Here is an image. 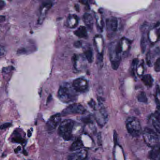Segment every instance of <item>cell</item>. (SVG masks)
<instances>
[{
	"mask_svg": "<svg viewBox=\"0 0 160 160\" xmlns=\"http://www.w3.org/2000/svg\"><path fill=\"white\" fill-rule=\"evenodd\" d=\"M109 50L112 68L113 69L116 70L120 65L121 60L120 54L123 51L122 41H119L117 43H112L110 45Z\"/></svg>",
	"mask_w": 160,
	"mask_h": 160,
	"instance_id": "obj_1",
	"label": "cell"
},
{
	"mask_svg": "<svg viewBox=\"0 0 160 160\" xmlns=\"http://www.w3.org/2000/svg\"><path fill=\"white\" fill-rule=\"evenodd\" d=\"M76 92L73 86L70 84L68 83L64 84L59 88L58 97L63 102L69 103L76 100Z\"/></svg>",
	"mask_w": 160,
	"mask_h": 160,
	"instance_id": "obj_2",
	"label": "cell"
},
{
	"mask_svg": "<svg viewBox=\"0 0 160 160\" xmlns=\"http://www.w3.org/2000/svg\"><path fill=\"white\" fill-rule=\"evenodd\" d=\"M74 125L75 122L71 119L64 120L59 126L58 134L65 141H70L72 138V133Z\"/></svg>",
	"mask_w": 160,
	"mask_h": 160,
	"instance_id": "obj_3",
	"label": "cell"
},
{
	"mask_svg": "<svg viewBox=\"0 0 160 160\" xmlns=\"http://www.w3.org/2000/svg\"><path fill=\"white\" fill-rule=\"evenodd\" d=\"M126 127L128 133L132 137H139L142 133L141 123L136 117L133 116L128 117L126 121Z\"/></svg>",
	"mask_w": 160,
	"mask_h": 160,
	"instance_id": "obj_4",
	"label": "cell"
},
{
	"mask_svg": "<svg viewBox=\"0 0 160 160\" xmlns=\"http://www.w3.org/2000/svg\"><path fill=\"white\" fill-rule=\"evenodd\" d=\"M143 138L148 145L154 147L158 143L159 138L157 133L151 129L146 128L143 132Z\"/></svg>",
	"mask_w": 160,
	"mask_h": 160,
	"instance_id": "obj_5",
	"label": "cell"
},
{
	"mask_svg": "<svg viewBox=\"0 0 160 160\" xmlns=\"http://www.w3.org/2000/svg\"><path fill=\"white\" fill-rule=\"evenodd\" d=\"M86 112L84 107L79 103H74L69 105L63 111V115L70 114H83Z\"/></svg>",
	"mask_w": 160,
	"mask_h": 160,
	"instance_id": "obj_6",
	"label": "cell"
},
{
	"mask_svg": "<svg viewBox=\"0 0 160 160\" xmlns=\"http://www.w3.org/2000/svg\"><path fill=\"white\" fill-rule=\"evenodd\" d=\"M72 86L76 92L83 93L87 91L88 88V82L85 79L78 78L74 80Z\"/></svg>",
	"mask_w": 160,
	"mask_h": 160,
	"instance_id": "obj_7",
	"label": "cell"
},
{
	"mask_svg": "<svg viewBox=\"0 0 160 160\" xmlns=\"http://www.w3.org/2000/svg\"><path fill=\"white\" fill-rule=\"evenodd\" d=\"M61 120L60 114L52 116L47 123V129L49 132H52L55 130Z\"/></svg>",
	"mask_w": 160,
	"mask_h": 160,
	"instance_id": "obj_8",
	"label": "cell"
},
{
	"mask_svg": "<svg viewBox=\"0 0 160 160\" xmlns=\"http://www.w3.org/2000/svg\"><path fill=\"white\" fill-rule=\"evenodd\" d=\"M87 151L85 149H82L69 155L68 160H87Z\"/></svg>",
	"mask_w": 160,
	"mask_h": 160,
	"instance_id": "obj_9",
	"label": "cell"
},
{
	"mask_svg": "<svg viewBox=\"0 0 160 160\" xmlns=\"http://www.w3.org/2000/svg\"><path fill=\"white\" fill-rule=\"evenodd\" d=\"M52 6L51 2H46L41 5L40 8V16L38 18V23H42L46 17L47 12Z\"/></svg>",
	"mask_w": 160,
	"mask_h": 160,
	"instance_id": "obj_10",
	"label": "cell"
},
{
	"mask_svg": "<svg viewBox=\"0 0 160 160\" xmlns=\"http://www.w3.org/2000/svg\"><path fill=\"white\" fill-rule=\"evenodd\" d=\"M94 43L99 55L102 57L104 48V42L102 36L100 35H96L94 38Z\"/></svg>",
	"mask_w": 160,
	"mask_h": 160,
	"instance_id": "obj_11",
	"label": "cell"
},
{
	"mask_svg": "<svg viewBox=\"0 0 160 160\" xmlns=\"http://www.w3.org/2000/svg\"><path fill=\"white\" fill-rule=\"evenodd\" d=\"M85 57L82 55H75L73 57L74 67L76 70H82L85 65Z\"/></svg>",
	"mask_w": 160,
	"mask_h": 160,
	"instance_id": "obj_12",
	"label": "cell"
},
{
	"mask_svg": "<svg viewBox=\"0 0 160 160\" xmlns=\"http://www.w3.org/2000/svg\"><path fill=\"white\" fill-rule=\"evenodd\" d=\"M96 121L98 125L102 126L107 123L108 120V115L106 110L103 108H102L100 111L98 115L95 117Z\"/></svg>",
	"mask_w": 160,
	"mask_h": 160,
	"instance_id": "obj_13",
	"label": "cell"
},
{
	"mask_svg": "<svg viewBox=\"0 0 160 160\" xmlns=\"http://www.w3.org/2000/svg\"><path fill=\"white\" fill-rule=\"evenodd\" d=\"M78 17L75 14L69 15L67 20V26L70 28H76L78 24Z\"/></svg>",
	"mask_w": 160,
	"mask_h": 160,
	"instance_id": "obj_14",
	"label": "cell"
},
{
	"mask_svg": "<svg viewBox=\"0 0 160 160\" xmlns=\"http://www.w3.org/2000/svg\"><path fill=\"white\" fill-rule=\"evenodd\" d=\"M149 157L152 160H160V145L155 146L150 151Z\"/></svg>",
	"mask_w": 160,
	"mask_h": 160,
	"instance_id": "obj_15",
	"label": "cell"
},
{
	"mask_svg": "<svg viewBox=\"0 0 160 160\" xmlns=\"http://www.w3.org/2000/svg\"><path fill=\"white\" fill-rule=\"evenodd\" d=\"M108 29L112 32H116L118 26V22L117 18L113 17L108 20L107 22Z\"/></svg>",
	"mask_w": 160,
	"mask_h": 160,
	"instance_id": "obj_16",
	"label": "cell"
},
{
	"mask_svg": "<svg viewBox=\"0 0 160 160\" xmlns=\"http://www.w3.org/2000/svg\"><path fill=\"white\" fill-rule=\"evenodd\" d=\"M83 20L87 27L88 29H92L93 26V18L92 15L88 13H85L83 16Z\"/></svg>",
	"mask_w": 160,
	"mask_h": 160,
	"instance_id": "obj_17",
	"label": "cell"
},
{
	"mask_svg": "<svg viewBox=\"0 0 160 160\" xmlns=\"http://www.w3.org/2000/svg\"><path fill=\"white\" fill-rule=\"evenodd\" d=\"M74 34L80 38H86L88 36L87 29L85 26H80L74 32Z\"/></svg>",
	"mask_w": 160,
	"mask_h": 160,
	"instance_id": "obj_18",
	"label": "cell"
},
{
	"mask_svg": "<svg viewBox=\"0 0 160 160\" xmlns=\"http://www.w3.org/2000/svg\"><path fill=\"white\" fill-rule=\"evenodd\" d=\"M83 147V144L82 141L80 139H78L72 143L69 149H70V151L74 152V151L82 150V148Z\"/></svg>",
	"mask_w": 160,
	"mask_h": 160,
	"instance_id": "obj_19",
	"label": "cell"
},
{
	"mask_svg": "<svg viewBox=\"0 0 160 160\" xmlns=\"http://www.w3.org/2000/svg\"><path fill=\"white\" fill-rule=\"evenodd\" d=\"M13 133L14 134V136L11 139L12 142L19 144H23L25 142V140L21 137L20 133L17 131H15Z\"/></svg>",
	"mask_w": 160,
	"mask_h": 160,
	"instance_id": "obj_20",
	"label": "cell"
},
{
	"mask_svg": "<svg viewBox=\"0 0 160 160\" xmlns=\"http://www.w3.org/2000/svg\"><path fill=\"white\" fill-rule=\"evenodd\" d=\"M142 81L147 86L151 87L153 85L154 80L152 76L149 74L144 75L142 79Z\"/></svg>",
	"mask_w": 160,
	"mask_h": 160,
	"instance_id": "obj_21",
	"label": "cell"
},
{
	"mask_svg": "<svg viewBox=\"0 0 160 160\" xmlns=\"http://www.w3.org/2000/svg\"><path fill=\"white\" fill-rule=\"evenodd\" d=\"M84 56L88 63H92L93 61V53L92 49L90 48H88L84 51Z\"/></svg>",
	"mask_w": 160,
	"mask_h": 160,
	"instance_id": "obj_22",
	"label": "cell"
},
{
	"mask_svg": "<svg viewBox=\"0 0 160 160\" xmlns=\"http://www.w3.org/2000/svg\"><path fill=\"white\" fill-rule=\"evenodd\" d=\"M152 124L154 128L158 133L160 134V120L153 115L152 119Z\"/></svg>",
	"mask_w": 160,
	"mask_h": 160,
	"instance_id": "obj_23",
	"label": "cell"
},
{
	"mask_svg": "<svg viewBox=\"0 0 160 160\" xmlns=\"http://www.w3.org/2000/svg\"><path fill=\"white\" fill-rule=\"evenodd\" d=\"M137 99H138V101L140 102L146 103L148 102V98L147 97L146 95L144 92H141L137 96Z\"/></svg>",
	"mask_w": 160,
	"mask_h": 160,
	"instance_id": "obj_24",
	"label": "cell"
},
{
	"mask_svg": "<svg viewBox=\"0 0 160 160\" xmlns=\"http://www.w3.org/2000/svg\"><path fill=\"white\" fill-rule=\"evenodd\" d=\"M146 40L144 37H142L141 39V46L142 51L143 53L145 51L146 49Z\"/></svg>",
	"mask_w": 160,
	"mask_h": 160,
	"instance_id": "obj_25",
	"label": "cell"
},
{
	"mask_svg": "<svg viewBox=\"0 0 160 160\" xmlns=\"http://www.w3.org/2000/svg\"><path fill=\"white\" fill-rule=\"evenodd\" d=\"M155 70L156 72L160 71V57L158 58L155 64Z\"/></svg>",
	"mask_w": 160,
	"mask_h": 160,
	"instance_id": "obj_26",
	"label": "cell"
},
{
	"mask_svg": "<svg viewBox=\"0 0 160 160\" xmlns=\"http://www.w3.org/2000/svg\"><path fill=\"white\" fill-rule=\"evenodd\" d=\"M12 124L11 123H5L4 124L0 126V129L4 130L8 128L9 127L11 126Z\"/></svg>",
	"mask_w": 160,
	"mask_h": 160,
	"instance_id": "obj_27",
	"label": "cell"
},
{
	"mask_svg": "<svg viewBox=\"0 0 160 160\" xmlns=\"http://www.w3.org/2000/svg\"><path fill=\"white\" fill-rule=\"evenodd\" d=\"M14 69V67L13 66H8L7 67H4L2 69V72L4 73H8V72H10L12 70Z\"/></svg>",
	"mask_w": 160,
	"mask_h": 160,
	"instance_id": "obj_28",
	"label": "cell"
},
{
	"mask_svg": "<svg viewBox=\"0 0 160 160\" xmlns=\"http://www.w3.org/2000/svg\"><path fill=\"white\" fill-rule=\"evenodd\" d=\"M82 121L83 123H86V124H89V123H92V120L90 119V118H88V117H84L83 118Z\"/></svg>",
	"mask_w": 160,
	"mask_h": 160,
	"instance_id": "obj_29",
	"label": "cell"
},
{
	"mask_svg": "<svg viewBox=\"0 0 160 160\" xmlns=\"http://www.w3.org/2000/svg\"><path fill=\"white\" fill-rule=\"evenodd\" d=\"M74 46L76 47V48H80L82 47V42L81 41H76L75 43H74Z\"/></svg>",
	"mask_w": 160,
	"mask_h": 160,
	"instance_id": "obj_30",
	"label": "cell"
},
{
	"mask_svg": "<svg viewBox=\"0 0 160 160\" xmlns=\"http://www.w3.org/2000/svg\"><path fill=\"white\" fill-rule=\"evenodd\" d=\"M88 104H89V106L92 108H95V107H96V102L93 100H91L90 101V102L88 103Z\"/></svg>",
	"mask_w": 160,
	"mask_h": 160,
	"instance_id": "obj_31",
	"label": "cell"
},
{
	"mask_svg": "<svg viewBox=\"0 0 160 160\" xmlns=\"http://www.w3.org/2000/svg\"><path fill=\"white\" fill-rule=\"evenodd\" d=\"M5 6V3L3 1H0V10L2 9Z\"/></svg>",
	"mask_w": 160,
	"mask_h": 160,
	"instance_id": "obj_32",
	"label": "cell"
},
{
	"mask_svg": "<svg viewBox=\"0 0 160 160\" xmlns=\"http://www.w3.org/2000/svg\"><path fill=\"white\" fill-rule=\"evenodd\" d=\"M5 17L2 15H0V23L3 22L5 20Z\"/></svg>",
	"mask_w": 160,
	"mask_h": 160,
	"instance_id": "obj_33",
	"label": "cell"
},
{
	"mask_svg": "<svg viewBox=\"0 0 160 160\" xmlns=\"http://www.w3.org/2000/svg\"><path fill=\"white\" fill-rule=\"evenodd\" d=\"M21 150V147L19 146L16 149H15V150H14V152H15V153H18V152L19 151H20Z\"/></svg>",
	"mask_w": 160,
	"mask_h": 160,
	"instance_id": "obj_34",
	"label": "cell"
},
{
	"mask_svg": "<svg viewBox=\"0 0 160 160\" xmlns=\"http://www.w3.org/2000/svg\"><path fill=\"white\" fill-rule=\"evenodd\" d=\"M32 132H31V131H30V130H28V132H27V135H28V137H31V136H32Z\"/></svg>",
	"mask_w": 160,
	"mask_h": 160,
	"instance_id": "obj_35",
	"label": "cell"
},
{
	"mask_svg": "<svg viewBox=\"0 0 160 160\" xmlns=\"http://www.w3.org/2000/svg\"><path fill=\"white\" fill-rule=\"evenodd\" d=\"M157 35H158V39H160V28L157 31Z\"/></svg>",
	"mask_w": 160,
	"mask_h": 160,
	"instance_id": "obj_36",
	"label": "cell"
},
{
	"mask_svg": "<svg viewBox=\"0 0 160 160\" xmlns=\"http://www.w3.org/2000/svg\"><path fill=\"white\" fill-rule=\"evenodd\" d=\"M138 63V59H135L133 60V62H132V64H133V65H137V64Z\"/></svg>",
	"mask_w": 160,
	"mask_h": 160,
	"instance_id": "obj_37",
	"label": "cell"
},
{
	"mask_svg": "<svg viewBox=\"0 0 160 160\" xmlns=\"http://www.w3.org/2000/svg\"><path fill=\"white\" fill-rule=\"evenodd\" d=\"M4 54V50L1 47H0V56Z\"/></svg>",
	"mask_w": 160,
	"mask_h": 160,
	"instance_id": "obj_38",
	"label": "cell"
},
{
	"mask_svg": "<svg viewBox=\"0 0 160 160\" xmlns=\"http://www.w3.org/2000/svg\"><path fill=\"white\" fill-rule=\"evenodd\" d=\"M23 154H24V155H25V156H27V152H26V151H25V150H23Z\"/></svg>",
	"mask_w": 160,
	"mask_h": 160,
	"instance_id": "obj_39",
	"label": "cell"
}]
</instances>
